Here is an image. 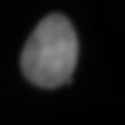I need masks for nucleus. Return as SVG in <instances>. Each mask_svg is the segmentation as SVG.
<instances>
[{
    "instance_id": "f257e3e1",
    "label": "nucleus",
    "mask_w": 125,
    "mask_h": 125,
    "mask_svg": "<svg viewBox=\"0 0 125 125\" xmlns=\"http://www.w3.org/2000/svg\"><path fill=\"white\" fill-rule=\"evenodd\" d=\"M78 62V37L70 20L60 13L42 18L21 52V70L39 88H59L68 83Z\"/></svg>"
}]
</instances>
